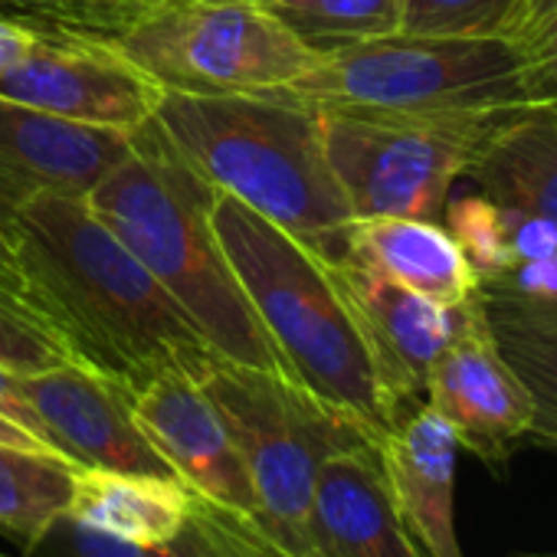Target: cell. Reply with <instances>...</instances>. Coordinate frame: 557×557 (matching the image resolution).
<instances>
[{
  "label": "cell",
  "mask_w": 557,
  "mask_h": 557,
  "mask_svg": "<svg viewBox=\"0 0 557 557\" xmlns=\"http://www.w3.org/2000/svg\"><path fill=\"white\" fill-rule=\"evenodd\" d=\"M0 230L14 243L40 325L70 361L135 394L164 374L197 381L220 358L86 197L37 194Z\"/></svg>",
  "instance_id": "1"
},
{
  "label": "cell",
  "mask_w": 557,
  "mask_h": 557,
  "mask_svg": "<svg viewBox=\"0 0 557 557\" xmlns=\"http://www.w3.org/2000/svg\"><path fill=\"white\" fill-rule=\"evenodd\" d=\"M154 122L213 190L243 200L325 262L348 256L355 213L325 158L322 112L269 92H161Z\"/></svg>",
  "instance_id": "2"
},
{
  "label": "cell",
  "mask_w": 557,
  "mask_h": 557,
  "mask_svg": "<svg viewBox=\"0 0 557 557\" xmlns=\"http://www.w3.org/2000/svg\"><path fill=\"white\" fill-rule=\"evenodd\" d=\"M210 223L286 377L381 443L400 413L335 265L223 190L213 194Z\"/></svg>",
  "instance_id": "3"
},
{
  "label": "cell",
  "mask_w": 557,
  "mask_h": 557,
  "mask_svg": "<svg viewBox=\"0 0 557 557\" xmlns=\"http://www.w3.org/2000/svg\"><path fill=\"white\" fill-rule=\"evenodd\" d=\"M213 194L216 190L177 158L151 119L135 132V151L112 168L86 200L177 299L220 358L286 377L213 233Z\"/></svg>",
  "instance_id": "4"
},
{
  "label": "cell",
  "mask_w": 557,
  "mask_h": 557,
  "mask_svg": "<svg viewBox=\"0 0 557 557\" xmlns=\"http://www.w3.org/2000/svg\"><path fill=\"white\" fill-rule=\"evenodd\" d=\"M269 96L325 115H443L537 106L505 37L404 30L319 53L306 76Z\"/></svg>",
  "instance_id": "5"
},
{
  "label": "cell",
  "mask_w": 557,
  "mask_h": 557,
  "mask_svg": "<svg viewBox=\"0 0 557 557\" xmlns=\"http://www.w3.org/2000/svg\"><path fill=\"white\" fill-rule=\"evenodd\" d=\"M236 440L256 492V524L296 557L309 550V502L325 459L374 436L296 381L213 358L197 377Z\"/></svg>",
  "instance_id": "6"
},
{
  "label": "cell",
  "mask_w": 557,
  "mask_h": 557,
  "mask_svg": "<svg viewBox=\"0 0 557 557\" xmlns=\"http://www.w3.org/2000/svg\"><path fill=\"white\" fill-rule=\"evenodd\" d=\"M109 47L161 92L187 96L272 92L319 60L256 0H161Z\"/></svg>",
  "instance_id": "7"
},
{
  "label": "cell",
  "mask_w": 557,
  "mask_h": 557,
  "mask_svg": "<svg viewBox=\"0 0 557 557\" xmlns=\"http://www.w3.org/2000/svg\"><path fill=\"white\" fill-rule=\"evenodd\" d=\"M515 109L443 115H325L322 141L332 174L355 213L436 220Z\"/></svg>",
  "instance_id": "8"
},
{
  "label": "cell",
  "mask_w": 557,
  "mask_h": 557,
  "mask_svg": "<svg viewBox=\"0 0 557 557\" xmlns=\"http://www.w3.org/2000/svg\"><path fill=\"white\" fill-rule=\"evenodd\" d=\"M423 404L453 426L462 449L492 466H502L531 436V391L498 351L479 293L459 306L456 332L426 374Z\"/></svg>",
  "instance_id": "9"
},
{
  "label": "cell",
  "mask_w": 557,
  "mask_h": 557,
  "mask_svg": "<svg viewBox=\"0 0 557 557\" xmlns=\"http://www.w3.org/2000/svg\"><path fill=\"white\" fill-rule=\"evenodd\" d=\"M0 99L83 125L138 132L154 119L161 89L109 44L37 34L21 60L0 70Z\"/></svg>",
  "instance_id": "10"
},
{
  "label": "cell",
  "mask_w": 557,
  "mask_h": 557,
  "mask_svg": "<svg viewBox=\"0 0 557 557\" xmlns=\"http://www.w3.org/2000/svg\"><path fill=\"white\" fill-rule=\"evenodd\" d=\"M21 391L50 446L79 469L177 479L168 459L145 436L132 391L112 377L76 361H63L37 374H21Z\"/></svg>",
  "instance_id": "11"
},
{
  "label": "cell",
  "mask_w": 557,
  "mask_h": 557,
  "mask_svg": "<svg viewBox=\"0 0 557 557\" xmlns=\"http://www.w3.org/2000/svg\"><path fill=\"white\" fill-rule=\"evenodd\" d=\"M135 151V132L70 122L0 99V223L37 194L89 197Z\"/></svg>",
  "instance_id": "12"
},
{
  "label": "cell",
  "mask_w": 557,
  "mask_h": 557,
  "mask_svg": "<svg viewBox=\"0 0 557 557\" xmlns=\"http://www.w3.org/2000/svg\"><path fill=\"white\" fill-rule=\"evenodd\" d=\"M132 397L145 436L194 495L256 518V492L243 453L190 374H164Z\"/></svg>",
  "instance_id": "13"
},
{
  "label": "cell",
  "mask_w": 557,
  "mask_h": 557,
  "mask_svg": "<svg viewBox=\"0 0 557 557\" xmlns=\"http://www.w3.org/2000/svg\"><path fill=\"white\" fill-rule=\"evenodd\" d=\"M332 265L371 345L384 391L394 410L404 417L423 404L426 374L440 351L449 345L459 309H443L410 293L355 256H345Z\"/></svg>",
  "instance_id": "14"
},
{
  "label": "cell",
  "mask_w": 557,
  "mask_h": 557,
  "mask_svg": "<svg viewBox=\"0 0 557 557\" xmlns=\"http://www.w3.org/2000/svg\"><path fill=\"white\" fill-rule=\"evenodd\" d=\"M306 534L312 557H423L400 518L377 443L322 462Z\"/></svg>",
  "instance_id": "15"
},
{
  "label": "cell",
  "mask_w": 557,
  "mask_h": 557,
  "mask_svg": "<svg viewBox=\"0 0 557 557\" xmlns=\"http://www.w3.org/2000/svg\"><path fill=\"white\" fill-rule=\"evenodd\" d=\"M400 518L423 557H466L456 537V456L453 426L430 407L407 410L377 443Z\"/></svg>",
  "instance_id": "16"
},
{
  "label": "cell",
  "mask_w": 557,
  "mask_h": 557,
  "mask_svg": "<svg viewBox=\"0 0 557 557\" xmlns=\"http://www.w3.org/2000/svg\"><path fill=\"white\" fill-rule=\"evenodd\" d=\"M348 256L368 262L410 293L459 309L479 293V278L456 239L436 220L371 216L355 220L348 233Z\"/></svg>",
  "instance_id": "17"
},
{
  "label": "cell",
  "mask_w": 557,
  "mask_h": 557,
  "mask_svg": "<svg viewBox=\"0 0 557 557\" xmlns=\"http://www.w3.org/2000/svg\"><path fill=\"white\" fill-rule=\"evenodd\" d=\"M466 177L492 203L557 226V109L521 106L511 112Z\"/></svg>",
  "instance_id": "18"
},
{
  "label": "cell",
  "mask_w": 557,
  "mask_h": 557,
  "mask_svg": "<svg viewBox=\"0 0 557 557\" xmlns=\"http://www.w3.org/2000/svg\"><path fill=\"white\" fill-rule=\"evenodd\" d=\"M66 511L96 531L154 550L184 531L190 488L177 479L79 469Z\"/></svg>",
  "instance_id": "19"
},
{
  "label": "cell",
  "mask_w": 557,
  "mask_h": 557,
  "mask_svg": "<svg viewBox=\"0 0 557 557\" xmlns=\"http://www.w3.org/2000/svg\"><path fill=\"white\" fill-rule=\"evenodd\" d=\"M479 302L498 351L531 391V440L557 449V302L521 296L502 283L479 286Z\"/></svg>",
  "instance_id": "20"
},
{
  "label": "cell",
  "mask_w": 557,
  "mask_h": 557,
  "mask_svg": "<svg viewBox=\"0 0 557 557\" xmlns=\"http://www.w3.org/2000/svg\"><path fill=\"white\" fill-rule=\"evenodd\" d=\"M76 475L60 453L0 443V531L27 550L70 508Z\"/></svg>",
  "instance_id": "21"
},
{
  "label": "cell",
  "mask_w": 557,
  "mask_h": 557,
  "mask_svg": "<svg viewBox=\"0 0 557 557\" xmlns=\"http://www.w3.org/2000/svg\"><path fill=\"white\" fill-rule=\"evenodd\" d=\"M256 4L315 53L400 30V0H256Z\"/></svg>",
  "instance_id": "22"
},
{
  "label": "cell",
  "mask_w": 557,
  "mask_h": 557,
  "mask_svg": "<svg viewBox=\"0 0 557 557\" xmlns=\"http://www.w3.org/2000/svg\"><path fill=\"white\" fill-rule=\"evenodd\" d=\"M443 213H446V233L462 249L479 286L502 283V278L515 272L518 256L511 246V223L498 203H492L485 194H466L446 200Z\"/></svg>",
  "instance_id": "23"
},
{
  "label": "cell",
  "mask_w": 557,
  "mask_h": 557,
  "mask_svg": "<svg viewBox=\"0 0 557 557\" xmlns=\"http://www.w3.org/2000/svg\"><path fill=\"white\" fill-rule=\"evenodd\" d=\"M502 37L521 60L531 99L557 109V0H515Z\"/></svg>",
  "instance_id": "24"
},
{
  "label": "cell",
  "mask_w": 557,
  "mask_h": 557,
  "mask_svg": "<svg viewBox=\"0 0 557 557\" xmlns=\"http://www.w3.org/2000/svg\"><path fill=\"white\" fill-rule=\"evenodd\" d=\"M515 0H400V30L423 37H502Z\"/></svg>",
  "instance_id": "25"
},
{
  "label": "cell",
  "mask_w": 557,
  "mask_h": 557,
  "mask_svg": "<svg viewBox=\"0 0 557 557\" xmlns=\"http://www.w3.org/2000/svg\"><path fill=\"white\" fill-rule=\"evenodd\" d=\"M197 531L207 537L216 557H296L269 531H262L249 515L230 511L190 492V515Z\"/></svg>",
  "instance_id": "26"
},
{
  "label": "cell",
  "mask_w": 557,
  "mask_h": 557,
  "mask_svg": "<svg viewBox=\"0 0 557 557\" xmlns=\"http://www.w3.org/2000/svg\"><path fill=\"white\" fill-rule=\"evenodd\" d=\"M24 557H151V550L125 544L106 531H96L63 511L27 550Z\"/></svg>",
  "instance_id": "27"
},
{
  "label": "cell",
  "mask_w": 557,
  "mask_h": 557,
  "mask_svg": "<svg viewBox=\"0 0 557 557\" xmlns=\"http://www.w3.org/2000/svg\"><path fill=\"white\" fill-rule=\"evenodd\" d=\"M63 361H70V355L50 335L0 309V368L14 374H37Z\"/></svg>",
  "instance_id": "28"
},
{
  "label": "cell",
  "mask_w": 557,
  "mask_h": 557,
  "mask_svg": "<svg viewBox=\"0 0 557 557\" xmlns=\"http://www.w3.org/2000/svg\"><path fill=\"white\" fill-rule=\"evenodd\" d=\"M0 14L30 27L34 34H60V37H83L86 14L79 0H0Z\"/></svg>",
  "instance_id": "29"
},
{
  "label": "cell",
  "mask_w": 557,
  "mask_h": 557,
  "mask_svg": "<svg viewBox=\"0 0 557 557\" xmlns=\"http://www.w3.org/2000/svg\"><path fill=\"white\" fill-rule=\"evenodd\" d=\"M86 14L89 40L112 44L119 34H125L138 17H145L161 0H79Z\"/></svg>",
  "instance_id": "30"
},
{
  "label": "cell",
  "mask_w": 557,
  "mask_h": 557,
  "mask_svg": "<svg viewBox=\"0 0 557 557\" xmlns=\"http://www.w3.org/2000/svg\"><path fill=\"white\" fill-rule=\"evenodd\" d=\"M0 309H8L14 319L40 329L47 335V329L40 325L37 312H34V296H30V286L24 278V269H21V259L14 252V243L8 239V233L0 230Z\"/></svg>",
  "instance_id": "31"
},
{
  "label": "cell",
  "mask_w": 557,
  "mask_h": 557,
  "mask_svg": "<svg viewBox=\"0 0 557 557\" xmlns=\"http://www.w3.org/2000/svg\"><path fill=\"white\" fill-rule=\"evenodd\" d=\"M0 413L11 417L14 423H21L27 433H34L37 440H44V443L50 446V440H47V433H44V426H40L34 407L27 404V397H24V391H21V374H14V371H8V368H0ZM50 449H53V446H50Z\"/></svg>",
  "instance_id": "32"
},
{
  "label": "cell",
  "mask_w": 557,
  "mask_h": 557,
  "mask_svg": "<svg viewBox=\"0 0 557 557\" xmlns=\"http://www.w3.org/2000/svg\"><path fill=\"white\" fill-rule=\"evenodd\" d=\"M34 40H37V34L30 27L0 14V70L11 66L14 60H21L34 47Z\"/></svg>",
  "instance_id": "33"
},
{
  "label": "cell",
  "mask_w": 557,
  "mask_h": 557,
  "mask_svg": "<svg viewBox=\"0 0 557 557\" xmlns=\"http://www.w3.org/2000/svg\"><path fill=\"white\" fill-rule=\"evenodd\" d=\"M151 557H216V554H213V547L207 544V537L197 531V524L187 518L184 531H181L177 537H171L168 544L154 547Z\"/></svg>",
  "instance_id": "34"
},
{
  "label": "cell",
  "mask_w": 557,
  "mask_h": 557,
  "mask_svg": "<svg viewBox=\"0 0 557 557\" xmlns=\"http://www.w3.org/2000/svg\"><path fill=\"white\" fill-rule=\"evenodd\" d=\"M0 443H11V446H27V449H47V453H57L50 449L44 440H37L34 433H27L21 423H14L11 417L0 413Z\"/></svg>",
  "instance_id": "35"
},
{
  "label": "cell",
  "mask_w": 557,
  "mask_h": 557,
  "mask_svg": "<svg viewBox=\"0 0 557 557\" xmlns=\"http://www.w3.org/2000/svg\"><path fill=\"white\" fill-rule=\"evenodd\" d=\"M0 557H8V554H4V550H0Z\"/></svg>",
  "instance_id": "36"
}]
</instances>
